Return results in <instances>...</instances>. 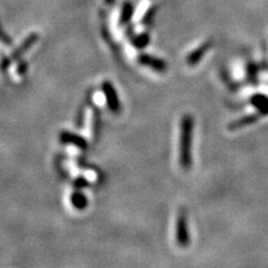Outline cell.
Segmentation results:
<instances>
[{
	"label": "cell",
	"mask_w": 268,
	"mask_h": 268,
	"mask_svg": "<svg viewBox=\"0 0 268 268\" xmlns=\"http://www.w3.org/2000/svg\"><path fill=\"white\" fill-rule=\"evenodd\" d=\"M71 202L75 209L84 210L88 207V198L85 197L84 194L80 191H75L71 196Z\"/></svg>",
	"instance_id": "obj_9"
},
{
	"label": "cell",
	"mask_w": 268,
	"mask_h": 268,
	"mask_svg": "<svg viewBox=\"0 0 268 268\" xmlns=\"http://www.w3.org/2000/svg\"><path fill=\"white\" fill-rule=\"evenodd\" d=\"M195 120L191 114H183L180 122L179 163L183 170H190L192 165V137Z\"/></svg>",
	"instance_id": "obj_1"
},
{
	"label": "cell",
	"mask_w": 268,
	"mask_h": 268,
	"mask_svg": "<svg viewBox=\"0 0 268 268\" xmlns=\"http://www.w3.org/2000/svg\"><path fill=\"white\" fill-rule=\"evenodd\" d=\"M62 141L67 143V144H71L82 150L88 148V141H86L84 138L80 137V135H76L73 133H67V132L62 133Z\"/></svg>",
	"instance_id": "obj_8"
},
{
	"label": "cell",
	"mask_w": 268,
	"mask_h": 268,
	"mask_svg": "<svg viewBox=\"0 0 268 268\" xmlns=\"http://www.w3.org/2000/svg\"><path fill=\"white\" fill-rule=\"evenodd\" d=\"M210 43H205V44H202L201 46L198 47V48H196L195 51H192L190 54H189L187 56V64L189 66H195V65H197V64L200 62V60L202 59L203 56L206 55V53L209 51V48H210Z\"/></svg>",
	"instance_id": "obj_5"
},
{
	"label": "cell",
	"mask_w": 268,
	"mask_h": 268,
	"mask_svg": "<svg viewBox=\"0 0 268 268\" xmlns=\"http://www.w3.org/2000/svg\"><path fill=\"white\" fill-rule=\"evenodd\" d=\"M150 43V37L148 34H141L137 37H134V39L132 40V44L135 48H139V50H142L148 46V44Z\"/></svg>",
	"instance_id": "obj_10"
},
{
	"label": "cell",
	"mask_w": 268,
	"mask_h": 268,
	"mask_svg": "<svg viewBox=\"0 0 268 268\" xmlns=\"http://www.w3.org/2000/svg\"><path fill=\"white\" fill-rule=\"evenodd\" d=\"M131 15H132V8L129 5H126L125 7H124L122 15H121V22H126L130 19Z\"/></svg>",
	"instance_id": "obj_11"
},
{
	"label": "cell",
	"mask_w": 268,
	"mask_h": 268,
	"mask_svg": "<svg viewBox=\"0 0 268 268\" xmlns=\"http://www.w3.org/2000/svg\"><path fill=\"white\" fill-rule=\"evenodd\" d=\"M176 241L180 247H188L190 244V232H189L187 214L181 210L176 221Z\"/></svg>",
	"instance_id": "obj_2"
},
{
	"label": "cell",
	"mask_w": 268,
	"mask_h": 268,
	"mask_svg": "<svg viewBox=\"0 0 268 268\" xmlns=\"http://www.w3.org/2000/svg\"><path fill=\"white\" fill-rule=\"evenodd\" d=\"M250 103L260 115L268 114V96L264 94H255L251 96Z\"/></svg>",
	"instance_id": "obj_7"
},
{
	"label": "cell",
	"mask_w": 268,
	"mask_h": 268,
	"mask_svg": "<svg viewBox=\"0 0 268 268\" xmlns=\"http://www.w3.org/2000/svg\"><path fill=\"white\" fill-rule=\"evenodd\" d=\"M139 63L143 66L158 71V73H164L168 70V64L165 60L161 59L156 56H151L149 54H140L138 57Z\"/></svg>",
	"instance_id": "obj_4"
},
{
	"label": "cell",
	"mask_w": 268,
	"mask_h": 268,
	"mask_svg": "<svg viewBox=\"0 0 268 268\" xmlns=\"http://www.w3.org/2000/svg\"><path fill=\"white\" fill-rule=\"evenodd\" d=\"M102 89H103L105 101H107L109 111L114 113V114H119L121 112V102L119 100L118 92H116L114 85L111 82L105 81L102 84Z\"/></svg>",
	"instance_id": "obj_3"
},
{
	"label": "cell",
	"mask_w": 268,
	"mask_h": 268,
	"mask_svg": "<svg viewBox=\"0 0 268 268\" xmlns=\"http://www.w3.org/2000/svg\"><path fill=\"white\" fill-rule=\"evenodd\" d=\"M260 116H262V115H260L258 112L254 113V114H248L246 116H243L241 119H238V120L233 121V122H232V123H229L228 129L232 130V131H235V130L241 129V127L250 125V124H252V123L257 122Z\"/></svg>",
	"instance_id": "obj_6"
}]
</instances>
